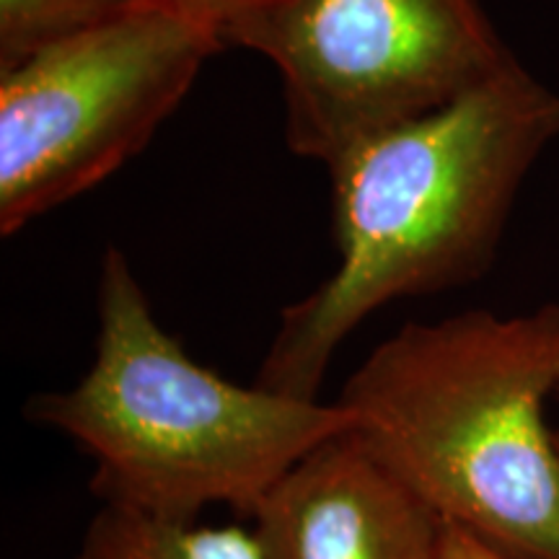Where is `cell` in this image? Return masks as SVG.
<instances>
[{"instance_id": "1", "label": "cell", "mask_w": 559, "mask_h": 559, "mask_svg": "<svg viewBox=\"0 0 559 559\" xmlns=\"http://www.w3.org/2000/svg\"><path fill=\"white\" fill-rule=\"evenodd\" d=\"M557 135L559 94L515 60L326 169L337 267L280 311L257 386L319 400L340 345L376 311L487 275L523 181Z\"/></svg>"}, {"instance_id": "2", "label": "cell", "mask_w": 559, "mask_h": 559, "mask_svg": "<svg viewBox=\"0 0 559 559\" xmlns=\"http://www.w3.org/2000/svg\"><path fill=\"white\" fill-rule=\"evenodd\" d=\"M559 304L407 321L334 402L362 449L443 521L510 559H559Z\"/></svg>"}, {"instance_id": "3", "label": "cell", "mask_w": 559, "mask_h": 559, "mask_svg": "<svg viewBox=\"0 0 559 559\" xmlns=\"http://www.w3.org/2000/svg\"><path fill=\"white\" fill-rule=\"evenodd\" d=\"M21 415L91 459L99 506L179 523L213 506L254 519L293 466L358 425L337 402L239 386L192 360L117 247L99 264L88 370L32 394Z\"/></svg>"}, {"instance_id": "4", "label": "cell", "mask_w": 559, "mask_h": 559, "mask_svg": "<svg viewBox=\"0 0 559 559\" xmlns=\"http://www.w3.org/2000/svg\"><path fill=\"white\" fill-rule=\"evenodd\" d=\"M230 47L277 70L288 148L326 169L515 62L479 0H277Z\"/></svg>"}, {"instance_id": "5", "label": "cell", "mask_w": 559, "mask_h": 559, "mask_svg": "<svg viewBox=\"0 0 559 559\" xmlns=\"http://www.w3.org/2000/svg\"><path fill=\"white\" fill-rule=\"evenodd\" d=\"M221 50L205 26L140 0L0 73V234L120 171Z\"/></svg>"}, {"instance_id": "6", "label": "cell", "mask_w": 559, "mask_h": 559, "mask_svg": "<svg viewBox=\"0 0 559 559\" xmlns=\"http://www.w3.org/2000/svg\"><path fill=\"white\" fill-rule=\"evenodd\" d=\"M251 521L262 559H438L443 531L353 432L293 466Z\"/></svg>"}, {"instance_id": "7", "label": "cell", "mask_w": 559, "mask_h": 559, "mask_svg": "<svg viewBox=\"0 0 559 559\" xmlns=\"http://www.w3.org/2000/svg\"><path fill=\"white\" fill-rule=\"evenodd\" d=\"M70 559H262V551L243 523L200 526L99 506Z\"/></svg>"}, {"instance_id": "8", "label": "cell", "mask_w": 559, "mask_h": 559, "mask_svg": "<svg viewBox=\"0 0 559 559\" xmlns=\"http://www.w3.org/2000/svg\"><path fill=\"white\" fill-rule=\"evenodd\" d=\"M140 0H0V73L117 19Z\"/></svg>"}, {"instance_id": "9", "label": "cell", "mask_w": 559, "mask_h": 559, "mask_svg": "<svg viewBox=\"0 0 559 559\" xmlns=\"http://www.w3.org/2000/svg\"><path fill=\"white\" fill-rule=\"evenodd\" d=\"M143 3L156 5V9L192 21L198 26H205L223 45L230 47L234 34L247 21L272 9L277 0H143Z\"/></svg>"}, {"instance_id": "10", "label": "cell", "mask_w": 559, "mask_h": 559, "mask_svg": "<svg viewBox=\"0 0 559 559\" xmlns=\"http://www.w3.org/2000/svg\"><path fill=\"white\" fill-rule=\"evenodd\" d=\"M438 559H510L502 551L492 549L472 531L456 526V523L443 521V531H440V549Z\"/></svg>"}, {"instance_id": "11", "label": "cell", "mask_w": 559, "mask_h": 559, "mask_svg": "<svg viewBox=\"0 0 559 559\" xmlns=\"http://www.w3.org/2000/svg\"><path fill=\"white\" fill-rule=\"evenodd\" d=\"M555 400L559 402V386H557V394H555ZM555 438H557V449H559V430H555Z\"/></svg>"}]
</instances>
